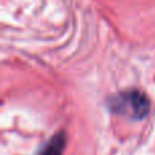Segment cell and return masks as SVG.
Wrapping results in <instances>:
<instances>
[{"instance_id":"obj_1","label":"cell","mask_w":155,"mask_h":155,"mask_svg":"<svg viewBox=\"0 0 155 155\" xmlns=\"http://www.w3.org/2000/svg\"><path fill=\"white\" fill-rule=\"evenodd\" d=\"M109 106L114 113L140 120L147 116L150 110V101L142 91L128 90L110 98Z\"/></svg>"},{"instance_id":"obj_2","label":"cell","mask_w":155,"mask_h":155,"mask_svg":"<svg viewBox=\"0 0 155 155\" xmlns=\"http://www.w3.org/2000/svg\"><path fill=\"white\" fill-rule=\"evenodd\" d=\"M65 147V135L64 134H57L53 136L37 155H61Z\"/></svg>"}]
</instances>
